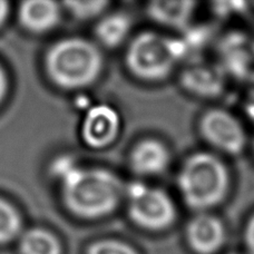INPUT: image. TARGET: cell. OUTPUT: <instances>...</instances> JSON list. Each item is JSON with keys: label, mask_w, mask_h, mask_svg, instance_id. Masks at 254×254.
Segmentation results:
<instances>
[{"label": "cell", "mask_w": 254, "mask_h": 254, "mask_svg": "<svg viewBox=\"0 0 254 254\" xmlns=\"http://www.w3.org/2000/svg\"><path fill=\"white\" fill-rule=\"evenodd\" d=\"M176 188L190 211L214 212L229 197L232 178L223 157L211 151H197L180 165Z\"/></svg>", "instance_id": "cell-1"}, {"label": "cell", "mask_w": 254, "mask_h": 254, "mask_svg": "<svg viewBox=\"0 0 254 254\" xmlns=\"http://www.w3.org/2000/svg\"><path fill=\"white\" fill-rule=\"evenodd\" d=\"M18 13L21 25L34 33H46L61 20V9L58 3L45 0L22 2Z\"/></svg>", "instance_id": "cell-12"}, {"label": "cell", "mask_w": 254, "mask_h": 254, "mask_svg": "<svg viewBox=\"0 0 254 254\" xmlns=\"http://www.w3.org/2000/svg\"><path fill=\"white\" fill-rule=\"evenodd\" d=\"M244 242H246L249 254H254V212L249 217L246 229H244Z\"/></svg>", "instance_id": "cell-18"}, {"label": "cell", "mask_w": 254, "mask_h": 254, "mask_svg": "<svg viewBox=\"0 0 254 254\" xmlns=\"http://www.w3.org/2000/svg\"><path fill=\"white\" fill-rule=\"evenodd\" d=\"M88 254H137L133 248L116 240H104L94 243Z\"/></svg>", "instance_id": "cell-17"}, {"label": "cell", "mask_w": 254, "mask_h": 254, "mask_svg": "<svg viewBox=\"0 0 254 254\" xmlns=\"http://www.w3.org/2000/svg\"><path fill=\"white\" fill-rule=\"evenodd\" d=\"M131 18L125 12H114L101 19L95 29L99 43L108 48L123 44L131 30Z\"/></svg>", "instance_id": "cell-13"}, {"label": "cell", "mask_w": 254, "mask_h": 254, "mask_svg": "<svg viewBox=\"0 0 254 254\" xmlns=\"http://www.w3.org/2000/svg\"><path fill=\"white\" fill-rule=\"evenodd\" d=\"M122 128V120L114 107L106 104L88 110L81 125V137L93 148H104L115 142Z\"/></svg>", "instance_id": "cell-9"}, {"label": "cell", "mask_w": 254, "mask_h": 254, "mask_svg": "<svg viewBox=\"0 0 254 254\" xmlns=\"http://www.w3.org/2000/svg\"><path fill=\"white\" fill-rule=\"evenodd\" d=\"M233 254H237V253H233Z\"/></svg>", "instance_id": "cell-22"}, {"label": "cell", "mask_w": 254, "mask_h": 254, "mask_svg": "<svg viewBox=\"0 0 254 254\" xmlns=\"http://www.w3.org/2000/svg\"><path fill=\"white\" fill-rule=\"evenodd\" d=\"M130 171L142 179L162 176L172 164V152L164 140L146 137L136 143L129 153Z\"/></svg>", "instance_id": "cell-7"}, {"label": "cell", "mask_w": 254, "mask_h": 254, "mask_svg": "<svg viewBox=\"0 0 254 254\" xmlns=\"http://www.w3.org/2000/svg\"><path fill=\"white\" fill-rule=\"evenodd\" d=\"M197 3L194 1H157L148 2L145 11L154 24L162 28L181 31L189 28L196 12Z\"/></svg>", "instance_id": "cell-11"}, {"label": "cell", "mask_w": 254, "mask_h": 254, "mask_svg": "<svg viewBox=\"0 0 254 254\" xmlns=\"http://www.w3.org/2000/svg\"><path fill=\"white\" fill-rule=\"evenodd\" d=\"M21 217L10 203L0 198V243L8 242L19 233Z\"/></svg>", "instance_id": "cell-15"}, {"label": "cell", "mask_w": 254, "mask_h": 254, "mask_svg": "<svg viewBox=\"0 0 254 254\" xmlns=\"http://www.w3.org/2000/svg\"><path fill=\"white\" fill-rule=\"evenodd\" d=\"M7 76L4 74V70L0 66V103L2 102L4 95L7 93Z\"/></svg>", "instance_id": "cell-19"}, {"label": "cell", "mask_w": 254, "mask_h": 254, "mask_svg": "<svg viewBox=\"0 0 254 254\" xmlns=\"http://www.w3.org/2000/svg\"><path fill=\"white\" fill-rule=\"evenodd\" d=\"M102 53L83 38H67L56 43L45 57V68L54 84L65 89L93 84L103 69Z\"/></svg>", "instance_id": "cell-3"}, {"label": "cell", "mask_w": 254, "mask_h": 254, "mask_svg": "<svg viewBox=\"0 0 254 254\" xmlns=\"http://www.w3.org/2000/svg\"><path fill=\"white\" fill-rule=\"evenodd\" d=\"M72 16L77 19H90L98 16L110 4L107 1H67L65 2Z\"/></svg>", "instance_id": "cell-16"}, {"label": "cell", "mask_w": 254, "mask_h": 254, "mask_svg": "<svg viewBox=\"0 0 254 254\" xmlns=\"http://www.w3.org/2000/svg\"><path fill=\"white\" fill-rule=\"evenodd\" d=\"M179 81L184 92L201 99H213L225 90L223 72L207 64H193L184 68Z\"/></svg>", "instance_id": "cell-10"}, {"label": "cell", "mask_w": 254, "mask_h": 254, "mask_svg": "<svg viewBox=\"0 0 254 254\" xmlns=\"http://www.w3.org/2000/svg\"><path fill=\"white\" fill-rule=\"evenodd\" d=\"M127 214L130 221L147 232H164L179 217L172 195L160 187L135 182L126 187Z\"/></svg>", "instance_id": "cell-5"}, {"label": "cell", "mask_w": 254, "mask_h": 254, "mask_svg": "<svg viewBox=\"0 0 254 254\" xmlns=\"http://www.w3.org/2000/svg\"><path fill=\"white\" fill-rule=\"evenodd\" d=\"M183 45L155 30L142 31L126 48L125 64L135 78L149 84L166 80L182 57Z\"/></svg>", "instance_id": "cell-4"}, {"label": "cell", "mask_w": 254, "mask_h": 254, "mask_svg": "<svg viewBox=\"0 0 254 254\" xmlns=\"http://www.w3.org/2000/svg\"><path fill=\"white\" fill-rule=\"evenodd\" d=\"M251 147H252V152L254 154V136H253V138L251 140Z\"/></svg>", "instance_id": "cell-21"}, {"label": "cell", "mask_w": 254, "mask_h": 254, "mask_svg": "<svg viewBox=\"0 0 254 254\" xmlns=\"http://www.w3.org/2000/svg\"><path fill=\"white\" fill-rule=\"evenodd\" d=\"M8 3L6 1H0V26H1L8 16Z\"/></svg>", "instance_id": "cell-20"}, {"label": "cell", "mask_w": 254, "mask_h": 254, "mask_svg": "<svg viewBox=\"0 0 254 254\" xmlns=\"http://www.w3.org/2000/svg\"><path fill=\"white\" fill-rule=\"evenodd\" d=\"M60 182L66 207L84 219L111 214L126 194V187L120 176L106 169H85L77 165Z\"/></svg>", "instance_id": "cell-2"}, {"label": "cell", "mask_w": 254, "mask_h": 254, "mask_svg": "<svg viewBox=\"0 0 254 254\" xmlns=\"http://www.w3.org/2000/svg\"><path fill=\"white\" fill-rule=\"evenodd\" d=\"M198 134L208 151L220 156H239L249 145V136L242 122L233 113L221 107L204 111L197 122Z\"/></svg>", "instance_id": "cell-6"}, {"label": "cell", "mask_w": 254, "mask_h": 254, "mask_svg": "<svg viewBox=\"0 0 254 254\" xmlns=\"http://www.w3.org/2000/svg\"><path fill=\"white\" fill-rule=\"evenodd\" d=\"M20 250L22 254H61V246L51 232L33 229L21 238Z\"/></svg>", "instance_id": "cell-14"}, {"label": "cell", "mask_w": 254, "mask_h": 254, "mask_svg": "<svg viewBox=\"0 0 254 254\" xmlns=\"http://www.w3.org/2000/svg\"><path fill=\"white\" fill-rule=\"evenodd\" d=\"M225 238V225L214 212L193 213L185 228L189 247L197 254H213L219 251Z\"/></svg>", "instance_id": "cell-8"}]
</instances>
